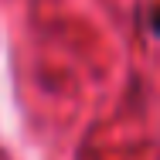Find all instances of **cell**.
<instances>
[{"label":"cell","mask_w":160,"mask_h":160,"mask_svg":"<svg viewBox=\"0 0 160 160\" xmlns=\"http://www.w3.org/2000/svg\"><path fill=\"white\" fill-rule=\"evenodd\" d=\"M150 28H153V34H160V7L150 14Z\"/></svg>","instance_id":"6da1fadb"}]
</instances>
